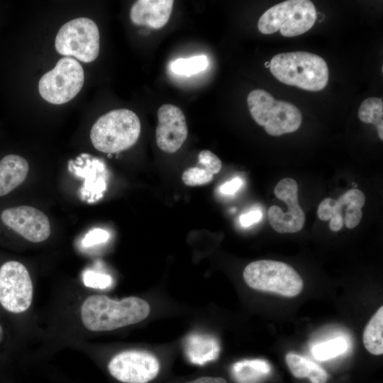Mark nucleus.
Listing matches in <instances>:
<instances>
[{"instance_id": "2eb2a0df", "label": "nucleus", "mask_w": 383, "mask_h": 383, "mask_svg": "<svg viewBox=\"0 0 383 383\" xmlns=\"http://www.w3.org/2000/svg\"><path fill=\"white\" fill-rule=\"evenodd\" d=\"M221 350L218 340L210 335L192 333L184 342V352L188 360L196 365H202L215 360Z\"/></svg>"}, {"instance_id": "dca6fc26", "label": "nucleus", "mask_w": 383, "mask_h": 383, "mask_svg": "<svg viewBox=\"0 0 383 383\" xmlns=\"http://www.w3.org/2000/svg\"><path fill=\"white\" fill-rule=\"evenodd\" d=\"M28 161L17 155H8L0 160V196H5L26 179Z\"/></svg>"}, {"instance_id": "0eeeda50", "label": "nucleus", "mask_w": 383, "mask_h": 383, "mask_svg": "<svg viewBox=\"0 0 383 383\" xmlns=\"http://www.w3.org/2000/svg\"><path fill=\"white\" fill-rule=\"evenodd\" d=\"M58 53L74 57L85 63L95 60L99 53V30L90 18L81 17L65 23L55 40Z\"/></svg>"}, {"instance_id": "423d86ee", "label": "nucleus", "mask_w": 383, "mask_h": 383, "mask_svg": "<svg viewBox=\"0 0 383 383\" xmlns=\"http://www.w3.org/2000/svg\"><path fill=\"white\" fill-rule=\"evenodd\" d=\"M316 20V9L308 0H288L267 10L260 18L258 30L263 34L278 30L284 37H294L310 30Z\"/></svg>"}, {"instance_id": "4be33fe9", "label": "nucleus", "mask_w": 383, "mask_h": 383, "mask_svg": "<svg viewBox=\"0 0 383 383\" xmlns=\"http://www.w3.org/2000/svg\"><path fill=\"white\" fill-rule=\"evenodd\" d=\"M358 117L363 123L375 125L379 138L383 140V101L382 99L370 97L365 99L359 107Z\"/></svg>"}, {"instance_id": "4468645a", "label": "nucleus", "mask_w": 383, "mask_h": 383, "mask_svg": "<svg viewBox=\"0 0 383 383\" xmlns=\"http://www.w3.org/2000/svg\"><path fill=\"white\" fill-rule=\"evenodd\" d=\"M173 4L172 0L136 1L130 11L131 21L138 26L159 29L169 21Z\"/></svg>"}, {"instance_id": "f3484780", "label": "nucleus", "mask_w": 383, "mask_h": 383, "mask_svg": "<svg viewBox=\"0 0 383 383\" xmlns=\"http://www.w3.org/2000/svg\"><path fill=\"white\" fill-rule=\"evenodd\" d=\"M198 160L196 167L189 168L182 174V180L187 186L207 184L221 169V161L210 150H201L198 155Z\"/></svg>"}, {"instance_id": "c756f323", "label": "nucleus", "mask_w": 383, "mask_h": 383, "mask_svg": "<svg viewBox=\"0 0 383 383\" xmlns=\"http://www.w3.org/2000/svg\"><path fill=\"white\" fill-rule=\"evenodd\" d=\"M3 338H4V331L1 326L0 325V343L2 341Z\"/></svg>"}, {"instance_id": "f8f14e48", "label": "nucleus", "mask_w": 383, "mask_h": 383, "mask_svg": "<svg viewBox=\"0 0 383 383\" xmlns=\"http://www.w3.org/2000/svg\"><path fill=\"white\" fill-rule=\"evenodd\" d=\"M2 222L30 242L40 243L48 238L50 225L47 216L39 209L21 206L4 210Z\"/></svg>"}, {"instance_id": "6ab92c4d", "label": "nucleus", "mask_w": 383, "mask_h": 383, "mask_svg": "<svg viewBox=\"0 0 383 383\" xmlns=\"http://www.w3.org/2000/svg\"><path fill=\"white\" fill-rule=\"evenodd\" d=\"M271 369L264 359H247L234 363L231 375L236 383H260L270 374Z\"/></svg>"}, {"instance_id": "1a4fd4ad", "label": "nucleus", "mask_w": 383, "mask_h": 383, "mask_svg": "<svg viewBox=\"0 0 383 383\" xmlns=\"http://www.w3.org/2000/svg\"><path fill=\"white\" fill-rule=\"evenodd\" d=\"M160 369L155 355L137 350L119 352L106 365L109 375L118 383H150L158 377Z\"/></svg>"}, {"instance_id": "7ed1b4c3", "label": "nucleus", "mask_w": 383, "mask_h": 383, "mask_svg": "<svg viewBox=\"0 0 383 383\" xmlns=\"http://www.w3.org/2000/svg\"><path fill=\"white\" fill-rule=\"evenodd\" d=\"M140 133L138 116L126 109L111 111L99 117L90 131L94 147L105 153H116L133 146Z\"/></svg>"}, {"instance_id": "bb28decb", "label": "nucleus", "mask_w": 383, "mask_h": 383, "mask_svg": "<svg viewBox=\"0 0 383 383\" xmlns=\"http://www.w3.org/2000/svg\"><path fill=\"white\" fill-rule=\"evenodd\" d=\"M262 213L259 210H253L240 215L239 221L243 226L248 227L257 223L262 218Z\"/></svg>"}, {"instance_id": "a878e982", "label": "nucleus", "mask_w": 383, "mask_h": 383, "mask_svg": "<svg viewBox=\"0 0 383 383\" xmlns=\"http://www.w3.org/2000/svg\"><path fill=\"white\" fill-rule=\"evenodd\" d=\"M89 282V285L98 288H106L111 283V277L104 274L87 273L84 278Z\"/></svg>"}, {"instance_id": "f03ea898", "label": "nucleus", "mask_w": 383, "mask_h": 383, "mask_svg": "<svg viewBox=\"0 0 383 383\" xmlns=\"http://www.w3.org/2000/svg\"><path fill=\"white\" fill-rule=\"evenodd\" d=\"M269 67L279 82L307 91H321L328 82L329 71L326 61L313 53H279L272 58Z\"/></svg>"}, {"instance_id": "f257e3e1", "label": "nucleus", "mask_w": 383, "mask_h": 383, "mask_svg": "<svg viewBox=\"0 0 383 383\" xmlns=\"http://www.w3.org/2000/svg\"><path fill=\"white\" fill-rule=\"evenodd\" d=\"M150 306L145 299L128 296L115 300L104 294H91L82 303L79 318L91 332H105L131 326L145 320Z\"/></svg>"}, {"instance_id": "cd10ccee", "label": "nucleus", "mask_w": 383, "mask_h": 383, "mask_svg": "<svg viewBox=\"0 0 383 383\" xmlns=\"http://www.w3.org/2000/svg\"><path fill=\"white\" fill-rule=\"evenodd\" d=\"M242 184L243 181L236 177L222 184L220 191L224 194H233L240 188Z\"/></svg>"}, {"instance_id": "ddd939ff", "label": "nucleus", "mask_w": 383, "mask_h": 383, "mask_svg": "<svg viewBox=\"0 0 383 383\" xmlns=\"http://www.w3.org/2000/svg\"><path fill=\"white\" fill-rule=\"evenodd\" d=\"M156 143L168 153L177 152L187 138L188 130L182 110L172 104H163L157 111Z\"/></svg>"}, {"instance_id": "aec40b11", "label": "nucleus", "mask_w": 383, "mask_h": 383, "mask_svg": "<svg viewBox=\"0 0 383 383\" xmlns=\"http://www.w3.org/2000/svg\"><path fill=\"white\" fill-rule=\"evenodd\" d=\"M285 361L289 371L296 378L307 377L311 383H326L328 379V373L323 367L303 356L289 353Z\"/></svg>"}, {"instance_id": "412c9836", "label": "nucleus", "mask_w": 383, "mask_h": 383, "mask_svg": "<svg viewBox=\"0 0 383 383\" xmlns=\"http://www.w3.org/2000/svg\"><path fill=\"white\" fill-rule=\"evenodd\" d=\"M366 350L372 355L383 353V306L378 309L366 325L362 335Z\"/></svg>"}, {"instance_id": "393cba45", "label": "nucleus", "mask_w": 383, "mask_h": 383, "mask_svg": "<svg viewBox=\"0 0 383 383\" xmlns=\"http://www.w3.org/2000/svg\"><path fill=\"white\" fill-rule=\"evenodd\" d=\"M109 238V233L101 228H94L89 231L82 240L84 246H91L106 242Z\"/></svg>"}, {"instance_id": "a211bd4d", "label": "nucleus", "mask_w": 383, "mask_h": 383, "mask_svg": "<svg viewBox=\"0 0 383 383\" xmlns=\"http://www.w3.org/2000/svg\"><path fill=\"white\" fill-rule=\"evenodd\" d=\"M357 189L346 191L338 199L326 198L318 205L317 215L321 221L330 219L329 227L333 231L342 228L344 223L343 211L345 212L349 204L361 192Z\"/></svg>"}, {"instance_id": "20e7f679", "label": "nucleus", "mask_w": 383, "mask_h": 383, "mask_svg": "<svg viewBox=\"0 0 383 383\" xmlns=\"http://www.w3.org/2000/svg\"><path fill=\"white\" fill-rule=\"evenodd\" d=\"M250 113L255 121L264 126L267 134L280 136L296 131L301 126V113L294 104L276 100L267 91L257 89L247 99Z\"/></svg>"}, {"instance_id": "b1692460", "label": "nucleus", "mask_w": 383, "mask_h": 383, "mask_svg": "<svg viewBox=\"0 0 383 383\" xmlns=\"http://www.w3.org/2000/svg\"><path fill=\"white\" fill-rule=\"evenodd\" d=\"M209 60L206 55L179 58L170 64V70L177 74L189 77L207 68Z\"/></svg>"}, {"instance_id": "c85d7f7f", "label": "nucleus", "mask_w": 383, "mask_h": 383, "mask_svg": "<svg viewBox=\"0 0 383 383\" xmlns=\"http://www.w3.org/2000/svg\"><path fill=\"white\" fill-rule=\"evenodd\" d=\"M184 383H228L226 379L221 377L205 375L187 381Z\"/></svg>"}, {"instance_id": "9d476101", "label": "nucleus", "mask_w": 383, "mask_h": 383, "mask_svg": "<svg viewBox=\"0 0 383 383\" xmlns=\"http://www.w3.org/2000/svg\"><path fill=\"white\" fill-rule=\"evenodd\" d=\"M33 286L26 267L16 260L0 267V304L8 311L21 313L31 306Z\"/></svg>"}, {"instance_id": "5701e85b", "label": "nucleus", "mask_w": 383, "mask_h": 383, "mask_svg": "<svg viewBox=\"0 0 383 383\" xmlns=\"http://www.w3.org/2000/svg\"><path fill=\"white\" fill-rule=\"evenodd\" d=\"M348 346L345 337L338 336L313 345L311 354L317 360H328L345 353Z\"/></svg>"}, {"instance_id": "39448f33", "label": "nucleus", "mask_w": 383, "mask_h": 383, "mask_svg": "<svg viewBox=\"0 0 383 383\" xmlns=\"http://www.w3.org/2000/svg\"><path fill=\"white\" fill-rule=\"evenodd\" d=\"M243 276L252 289L284 297L296 296L304 286L301 276L292 266L272 260L250 262L245 267Z\"/></svg>"}, {"instance_id": "9b49d317", "label": "nucleus", "mask_w": 383, "mask_h": 383, "mask_svg": "<svg viewBox=\"0 0 383 383\" xmlns=\"http://www.w3.org/2000/svg\"><path fill=\"white\" fill-rule=\"evenodd\" d=\"M276 197L287 206L282 212L277 205L270 206L267 216L271 226L279 233H293L300 231L305 223V213L298 201V184L292 178L281 179L274 189Z\"/></svg>"}, {"instance_id": "6e6552de", "label": "nucleus", "mask_w": 383, "mask_h": 383, "mask_svg": "<svg viewBox=\"0 0 383 383\" xmlns=\"http://www.w3.org/2000/svg\"><path fill=\"white\" fill-rule=\"evenodd\" d=\"M84 81V74L80 63L71 57H64L52 70L43 75L38 82V91L46 101L63 104L77 95Z\"/></svg>"}]
</instances>
